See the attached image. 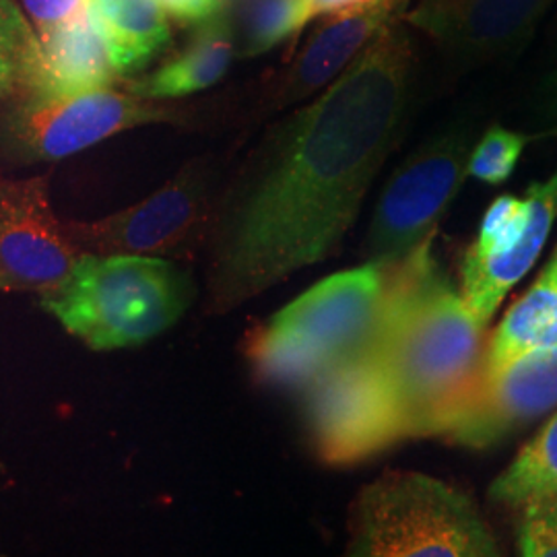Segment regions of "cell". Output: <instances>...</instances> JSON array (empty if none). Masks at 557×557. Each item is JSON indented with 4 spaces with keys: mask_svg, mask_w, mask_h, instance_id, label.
Segmentation results:
<instances>
[{
    "mask_svg": "<svg viewBox=\"0 0 557 557\" xmlns=\"http://www.w3.org/2000/svg\"><path fill=\"white\" fill-rule=\"evenodd\" d=\"M549 349H557V244L537 278L494 329L481 372L498 374L518 359Z\"/></svg>",
    "mask_w": 557,
    "mask_h": 557,
    "instance_id": "obj_17",
    "label": "cell"
},
{
    "mask_svg": "<svg viewBox=\"0 0 557 557\" xmlns=\"http://www.w3.org/2000/svg\"><path fill=\"white\" fill-rule=\"evenodd\" d=\"M557 409V349L518 359L498 374H479L436 438L483 450Z\"/></svg>",
    "mask_w": 557,
    "mask_h": 557,
    "instance_id": "obj_13",
    "label": "cell"
},
{
    "mask_svg": "<svg viewBox=\"0 0 557 557\" xmlns=\"http://www.w3.org/2000/svg\"><path fill=\"white\" fill-rule=\"evenodd\" d=\"M310 21L306 0H246L239 20L242 57H260Z\"/></svg>",
    "mask_w": 557,
    "mask_h": 557,
    "instance_id": "obj_21",
    "label": "cell"
},
{
    "mask_svg": "<svg viewBox=\"0 0 557 557\" xmlns=\"http://www.w3.org/2000/svg\"><path fill=\"white\" fill-rule=\"evenodd\" d=\"M199 287L176 260L83 255L41 308L94 351L137 347L160 337L195 304Z\"/></svg>",
    "mask_w": 557,
    "mask_h": 557,
    "instance_id": "obj_4",
    "label": "cell"
},
{
    "mask_svg": "<svg viewBox=\"0 0 557 557\" xmlns=\"http://www.w3.org/2000/svg\"><path fill=\"white\" fill-rule=\"evenodd\" d=\"M81 257L52 211L46 176L0 182V292L54 289Z\"/></svg>",
    "mask_w": 557,
    "mask_h": 557,
    "instance_id": "obj_12",
    "label": "cell"
},
{
    "mask_svg": "<svg viewBox=\"0 0 557 557\" xmlns=\"http://www.w3.org/2000/svg\"><path fill=\"white\" fill-rule=\"evenodd\" d=\"M41 41L17 0H0V101L23 96L40 64Z\"/></svg>",
    "mask_w": 557,
    "mask_h": 557,
    "instance_id": "obj_20",
    "label": "cell"
},
{
    "mask_svg": "<svg viewBox=\"0 0 557 557\" xmlns=\"http://www.w3.org/2000/svg\"><path fill=\"white\" fill-rule=\"evenodd\" d=\"M160 2L170 17H174L184 25L211 20L225 7V0H160Z\"/></svg>",
    "mask_w": 557,
    "mask_h": 557,
    "instance_id": "obj_26",
    "label": "cell"
},
{
    "mask_svg": "<svg viewBox=\"0 0 557 557\" xmlns=\"http://www.w3.org/2000/svg\"><path fill=\"white\" fill-rule=\"evenodd\" d=\"M418 69L409 27L393 21L225 174L202 246L205 314L225 317L337 252L405 135Z\"/></svg>",
    "mask_w": 557,
    "mask_h": 557,
    "instance_id": "obj_1",
    "label": "cell"
},
{
    "mask_svg": "<svg viewBox=\"0 0 557 557\" xmlns=\"http://www.w3.org/2000/svg\"><path fill=\"white\" fill-rule=\"evenodd\" d=\"M236 54V34L232 20L221 11L202 21L199 32L174 59L158 71L128 81L124 89L143 100H178L205 91L220 83Z\"/></svg>",
    "mask_w": 557,
    "mask_h": 557,
    "instance_id": "obj_16",
    "label": "cell"
},
{
    "mask_svg": "<svg viewBox=\"0 0 557 557\" xmlns=\"http://www.w3.org/2000/svg\"><path fill=\"white\" fill-rule=\"evenodd\" d=\"M531 114L539 126V135L557 133V66L547 71L531 96Z\"/></svg>",
    "mask_w": 557,
    "mask_h": 557,
    "instance_id": "obj_25",
    "label": "cell"
},
{
    "mask_svg": "<svg viewBox=\"0 0 557 557\" xmlns=\"http://www.w3.org/2000/svg\"><path fill=\"white\" fill-rule=\"evenodd\" d=\"M347 556L496 557L499 543L469 494L419 471H386L349 508Z\"/></svg>",
    "mask_w": 557,
    "mask_h": 557,
    "instance_id": "obj_5",
    "label": "cell"
},
{
    "mask_svg": "<svg viewBox=\"0 0 557 557\" xmlns=\"http://www.w3.org/2000/svg\"><path fill=\"white\" fill-rule=\"evenodd\" d=\"M223 180L220 158L200 156L137 205L101 220L66 221V230L83 255L190 259L202 252Z\"/></svg>",
    "mask_w": 557,
    "mask_h": 557,
    "instance_id": "obj_6",
    "label": "cell"
},
{
    "mask_svg": "<svg viewBox=\"0 0 557 557\" xmlns=\"http://www.w3.org/2000/svg\"><path fill=\"white\" fill-rule=\"evenodd\" d=\"M520 556L557 557V499H533L518 508Z\"/></svg>",
    "mask_w": 557,
    "mask_h": 557,
    "instance_id": "obj_23",
    "label": "cell"
},
{
    "mask_svg": "<svg viewBox=\"0 0 557 557\" xmlns=\"http://www.w3.org/2000/svg\"><path fill=\"white\" fill-rule=\"evenodd\" d=\"M434 238L388 264L370 354L388 380L409 438H436L483 370L485 331L432 255Z\"/></svg>",
    "mask_w": 557,
    "mask_h": 557,
    "instance_id": "obj_2",
    "label": "cell"
},
{
    "mask_svg": "<svg viewBox=\"0 0 557 557\" xmlns=\"http://www.w3.org/2000/svg\"><path fill=\"white\" fill-rule=\"evenodd\" d=\"M368 2H374V0H306V7H308L310 20H314V17H329L347 9L363 7Z\"/></svg>",
    "mask_w": 557,
    "mask_h": 557,
    "instance_id": "obj_27",
    "label": "cell"
},
{
    "mask_svg": "<svg viewBox=\"0 0 557 557\" xmlns=\"http://www.w3.org/2000/svg\"><path fill=\"white\" fill-rule=\"evenodd\" d=\"M547 41H549V46H552V50H557V13L554 21H552V25H549V32H547Z\"/></svg>",
    "mask_w": 557,
    "mask_h": 557,
    "instance_id": "obj_28",
    "label": "cell"
},
{
    "mask_svg": "<svg viewBox=\"0 0 557 557\" xmlns=\"http://www.w3.org/2000/svg\"><path fill=\"white\" fill-rule=\"evenodd\" d=\"M490 499L515 508L533 499H557V411L490 485Z\"/></svg>",
    "mask_w": 557,
    "mask_h": 557,
    "instance_id": "obj_19",
    "label": "cell"
},
{
    "mask_svg": "<svg viewBox=\"0 0 557 557\" xmlns=\"http://www.w3.org/2000/svg\"><path fill=\"white\" fill-rule=\"evenodd\" d=\"M116 81L100 29L83 2L71 20L41 41L38 71L23 96H69L114 87Z\"/></svg>",
    "mask_w": 557,
    "mask_h": 557,
    "instance_id": "obj_15",
    "label": "cell"
},
{
    "mask_svg": "<svg viewBox=\"0 0 557 557\" xmlns=\"http://www.w3.org/2000/svg\"><path fill=\"white\" fill-rule=\"evenodd\" d=\"M301 391L308 436L329 467L358 465L409 438L397 397L372 354L338 361Z\"/></svg>",
    "mask_w": 557,
    "mask_h": 557,
    "instance_id": "obj_8",
    "label": "cell"
},
{
    "mask_svg": "<svg viewBox=\"0 0 557 557\" xmlns=\"http://www.w3.org/2000/svg\"><path fill=\"white\" fill-rule=\"evenodd\" d=\"M188 112L163 101L101 87L69 96H21L7 114L2 139L25 161H59L124 131L182 124Z\"/></svg>",
    "mask_w": 557,
    "mask_h": 557,
    "instance_id": "obj_9",
    "label": "cell"
},
{
    "mask_svg": "<svg viewBox=\"0 0 557 557\" xmlns=\"http://www.w3.org/2000/svg\"><path fill=\"white\" fill-rule=\"evenodd\" d=\"M83 2L85 0H21V7L34 23L40 41H46L79 11Z\"/></svg>",
    "mask_w": 557,
    "mask_h": 557,
    "instance_id": "obj_24",
    "label": "cell"
},
{
    "mask_svg": "<svg viewBox=\"0 0 557 557\" xmlns=\"http://www.w3.org/2000/svg\"><path fill=\"white\" fill-rule=\"evenodd\" d=\"M85 7L100 29L119 79L137 75L172 38L160 0H85Z\"/></svg>",
    "mask_w": 557,
    "mask_h": 557,
    "instance_id": "obj_18",
    "label": "cell"
},
{
    "mask_svg": "<svg viewBox=\"0 0 557 557\" xmlns=\"http://www.w3.org/2000/svg\"><path fill=\"white\" fill-rule=\"evenodd\" d=\"M556 221L557 170L533 182L524 197L502 195L487 207L478 239L465 250L458 271V292L483 329L508 292L535 267Z\"/></svg>",
    "mask_w": 557,
    "mask_h": 557,
    "instance_id": "obj_10",
    "label": "cell"
},
{
    "mask_svg": "<svg viewBox=\"0 0 557 557\" xmlns=\"http://www.w3.org/2000/svg\"><path fill=\"white\" fill-rule=\"evenodd\" d=\"M388 287V264L335 273L289 301L246 337L257 379L304 388L338 361L370 354Z\"/></svg>",
    "mask_w": 557,
    "mask_h": 557,
    "instance_id": "obj_3",
    "label": "cell"
},
{
    "mask_svg": "<svg viewBox=\"0 0 557 557\" xmlns=\"http://www.w3.org/2000/svg\"><path fill=\"white\" fill-rule=\"evenodd\" d=\"M478 139L473 120H453L398 163L380 193L366 236V259L395 262L436 236L457 199Z\"/></svg>",
    "mask_w": 557,
    "mask_h": 557,
    "instance_id": "obj_7",
    "label": "cell"
},
{
    "mask_svg": "<svg viewBox=\"0 0 557 557\" xmlns=\"http://www.w3.org/2000/svg\"><path fill=\"white\" fill-rule=\"evenodd\" d=\"M537 137L539 135L510 131L502 124H492L473 143L467 165L469 176L492 186L508 182L512 178L527 145Z\"/></svg>",
    "mask_w": 557,
    "mask_h": 557,
    "instance_id": "obj_22",
    "label": "cell"
},
{
    "mask_svg": "<svg viewBox=\"0 0 557 557\" xmlns=\"http://www.w3.org/2000/svg\"><path fill=\"white\" fill-rule=\"evenodd\" d=\"M557 0H411L403 13L455 73L518 57Z\"/></svg>",
    "mask_w": 557,
    "mask_h": 557,
    "instance_id": "obj_11",
    "label": "cell"
},
{
    "mask_svg": "<svg viewBox=\"0 0 557 557\" xmlns=\"http://www.w3.org/2000/svg\"><path fill=\"white\" fill-rule=\"evenodd\" d=\"M411 0H374L329 15L306 40L262 100V116L310 100L358 59L380 32L400 20Z\"/></svg>",
    "mask_w": 557,
    "mask_h": 557,
    "instance_id": "obj_14",
    "label": "cell"
}]
</instances>
